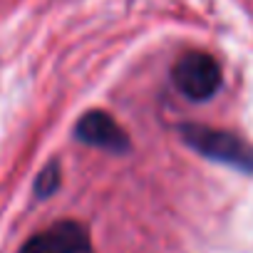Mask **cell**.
Returning a JSON list of instances; mask_svg holds the SVG:
<instances>
[{"label": "cell", "instance_id": "6da1fadb", "mask_svg": "<svg viewBox=\"0 0 253 253\" xmlns=\"http://www.w3.org/2000/svg\"><path fill=\"white\" fill-rule=\"evenodd\" d=\"M181 139L211 162L226 164L243 174H253V147L233 132L213 129L204 124H186L181 126Z\"/></svg>", "mask_w": 253, "mask_h": 253}, {"label": "cell", "instance_id": "7a4b0ae2", "mask_svg": "<svg viewBox=\"0 0 253 253\" xmlns=\"http://www.w3.org/2000/svg\"><path fill=\"white\" fill-rule=\"evenodd\" d=\"M174 87L191 102H206L216 97L223 82L221 65L209 52H186L171 70Z\"/></svg>", "mask_w": 253, "mask_h": 253}, {"label": "cell", "instance_id": "3957f363", "mask_svg": "<svg viewBox=\"0 0 253 253\" xmlns=\"http://www.w3.org/2000/svg\"><path fill=\"white\" fill-rule=\"evenodd\" d=\"M20 253H94L87 228L77 221H57L28 238Z\"/></svg>", "mask_w": 253, "mask_h": 253}, {"label": "cell", "instance_id": "277c9868", "mask_svg": "<svg viewBox=\"0 0 253 253\" xmlns=\"http://www.w3.org/2000/svg\"><path fill=\"white\" fill-rule=\"evenodd\" d=\"M75 137H77V142H82L87 147H94V149H102V152H112V154H124V152H129V147H132L129 134H126L107 112H99V109L87 112L77 122Z\"/></svg>", "mask_w": 253, "mask_h": 253}, {"label": "cell", "instance_id": "5b68a950", "mask_svg": "<svg viewBox=\"0 0 253 253\" xmlns=\"http://www.w3.org/2000/svg\"><path fill=\"white\" fill-rule=\"evenodd\" d=\"M57 189H60V164L52 162V164H47L38 174V179H35V194H38V199H47Z\"/></svg>", "mask_w": 253, "mask_h": 253}]
</instances>
